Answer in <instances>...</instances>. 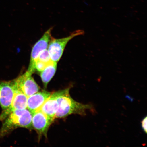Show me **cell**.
<instances>
[{
    "label": "cell",
    "mask_w": 147,
    "mask_h": 147,
    "mask_svg": "<svg viewBox=\"0 0 147 147\" xmlns=\"http://www.w3.org/2000/svg\"><path fill=\"white\" fill-rule=\"evenodd\" d=\"M32 113L27 108L13 111L3 121L0 137L5 136L18 128L32 129Z\"/></svg>",
    "instance_id": "2"
},
{
    "label": "cell",
    "mask_w": 147,
    "mask_h": 147,
    "mask_svg": "<svg viewBox=\"0 0 147 147\" xmlns=\"http://www.w3.org/2000/svg\"><path fill=\"white\" fill-rule=\"evenodd\" d=\"M51 94L49 92L42 91L28 97L27 109L32 114L39 110Z\"/></svg>",
    "instance_id": "10"
},
{
    "label": "cell",
    "mask_w": 147,
    "mask_h": 147,
    "mask_svg": "<svg viewBox=\"0 0 147 147\" xmlns=\"http://www.w3.org/2000/svg\"><path fill=\"white\" fill-rule=\"evenodd\" d=\"M54 120L42 112L41 110L32 114V126L39 137L47 136L49 127Z\"/></svg>",
    "instance_id": "6"
},
{
    "label": "cell",
    "mask_w": 147,
    "mask_h": 147,
    "mask_svg": "<svg viewBox=\"0 0 147 147\" xmlns=\"http://www.w3.org/2000/svg\"><path fill=\"white\" fill-rule=\"evenodd\" d=\"M28 71L13 80L16 89L22 92L27 97L39 91L40 88Z\"/></svg>",
    "instance_id": "4"
},
{
    "label": "cell",
    "mask_w": 147,
    "mask_h": 147,
    "mask_svg": "<svg viewBox=\"0 0 147 147\" xmlns=\"http://www.w3.org/2000/svg\"><path fill=\"white\" fill-rule=\"evenodd\" d=\"M14 80H0V106L3 110L8 108L11 104L15 93Z\"/></svg>",
    "instance_id": "7"
},
{
    "label": "cell",
    "mask_w": 147,
    "mask_h": 147,
    "mask_svg": "<svg viewBox=\"0 0 147 147\" xmlns=\"http://www.w3.org/2000/svg\"><path fill=\"white\" fill-rule=\"evenodd\" d=\"M147 117H145V118L143 119L142 122H141V126H142L143 129L146 134L147 133Z\"/></svg>",
    "instance_id": "14"
},
{
    "label": "cell",
    "mask_w": 147,
    "mask_h": 147,
    "mask_svg": "<svg viewBox=\"0 0 147 147\" xmlns=\"http://www.w3.org/2000/svg\"><path fill=\"white\" fill-rule=\"evenodd\" d=\"M52 30V28H51L46 31L32 48L31 51L30 63L27 70L32 74L35 72V63L38 59V56L42 51L47 49L48 47L49 42L52 38L51 34Z\"/></svg>",
    "instance_id": "5"
},
{
    "label": "cell",
    "mask_w": 147,
    "mask_h": 147,
    "mask_svg": "<svg viewBox=\"0 0 147 147\" xmlns=\"http://www.w3.org/2000/svg\"><path fill=\"white\" fill-rule=\"evenodd\" d=\"M28 97L16 89L11 104L8 108L3 110L0 115V121H3L8 115L16 110L27 109Z\"/></svg>",
    "instance_id": "8"
},
{
    "label": "cell",
    "mask_w": 147,
    "mask_h": 147,
    "mask_svg": "<svg viewBox=\"0 0 147 147\" xmlns=\"http://www.w3.org/2000/svg\"><path fill=\"white\" fill-rule=\"evenodd\" d=\"M57 63L51 61L46 66L45 68L40 73V76L45 88L56 73Z\"/></svg>",
    "instance_id": "11"
},
{
    "label": "cell",
    "mask_w": 147,
    "mask_h": 147,
    "mask_svg": "<svg viewBox=\"0 0 147 147\" xmlns=\"http://www.w3.org/2000/svg\"><path fill=\"white\" fill-rule=\"evenodd\" d=\"M46 64H48L51 61L48 49H45L40 53L38 59Z\"/></svg>",
    "instance_id": "12"
},
{
    "label": "cell",
    "mask_w": 147,
    "mask_h": 147,
    "mask_svg": "<svg viewBox=\"0 0 147 147\" xmlns=\"http://www.w3.org/2000/svg\"><path fill=\"white\" fill-rule=\"evenodd\" d=\"M84 34L83 31L78 30L65 38L56 39L52 37L47 48L51 61L57 63L61 58L66 46L69 41L75 36Z\"/></svg>",
    "instance_id": "3"
},
{
    "label": "cell",
    "mask_w": 147,
    "mask_h": 147,
    "mask_svg": "<svg viewBox=\"0 0 147 147\" xmlns=\"http://www.w3.org/2000/svg\"><path fill=\"white\" fill-rule=\"evenodd\" d=\"M65 89L53 93L40 108V110L48 117L54 120L58 108V99L65 91Z\"/></svg>",
    "instance_id": "9"
},
{
    "label": "cell",
    "mask_w": 147,
    "mask_h": 147,
    "mask_svg": "<svg viewBox=\"0 0 147 147\" xmlns=\"http://www.w3.org/2000/svg\"><path fill=\"white\" fill-rule=\"evenodd\" d=\"M70 88L66 89L65 91L58 97V108L55 115V119L64 118L73 114L82 116L86 115L88 110L95 112L94 107L91 104H84L77 102L69 94Z\"/></svg>",
    "instance_id": "1"
},
{
    "label": "cell",
    "mask_w": 147,
    "mask_h": 147,
    "mask_svg": "<svg viewBox=\"0 0 147 147\" xmlns=\"http://www.w3.org/2000/svg\"><path fill=\"white\" fill-rule=\"evenodd\" d=\"M47 64L44 63L39 60H37L34 65L35 71H37L41 73L45 68Z\"/></svg>",
    "instance_id": "13"
}]
</instances>
